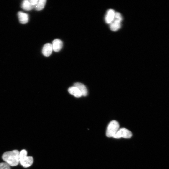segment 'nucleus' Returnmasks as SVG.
I'll list each match as a JSON object with an SVG mask.
<instances>
[{
	"mask_svg": "<svg viewBox=\"0 0 169 169\" xmlns=\"http://www.w3.org/2000/svg\"><path fill=\"white\" fill-rule=\"evenodd\" d=\"M52 45L53 50L58 52L61 49L63 46V43L60 39H56L53 41Z\"/></svg>",
	"mask_w": 169,
	"mask_h": 169,
	"instance_id": "0eeeda50",
	"label": "nucleus"
},
{
	"mask_svg": "<svg viewBox=\"0 0 169 169\" xmlns=\"http://www.w3.org/2000/svg\"><path fill=\"white\" fill-rule=\"evenodd\" d=\"M68 91L70 94L76 97L79 98L82 96L81 93L79 89L74 86L69 87L68 89Z\"/></svg>",
	"mask_w": 169,
	"mask_h": 169,
	"instance_id": "9b49d317",
	"label": "nucleus"
},
{
	"mask_svg": "<svg viewBox=\"0 0 169 169\" xmlns=\"http://www.w3.org/2000/svg\"><path fill=\"white\" fill-rule=\"evenodd\" d=\"M53 50L52 44L47 43L43 46L42 49V53L45 56L49 57L51 55Z\"/></svg>",
	"mask_w": 169,
	"mask_h": 169,
	"instance_id": "423d86ee",
	"label": "nucleus"
},
{
	"mask_svg": "<svg viewBox=\"0 0 169 169\" xmlns=\"http://www.w3.org/2000/svg\"><path fill=\"white\" fill-rule=\"evenodd\" d=\"M74 86L76 87L80 92L82 96H85L87 95V90L86 86L83 84L77 82L75 83Z\"/></svg>",
	"mask_w": 169,
	"mask_h": 169,
	"instance_id": "9d476101",
	"label": "nucleus"
},
{
	"mask_svg": "<svg viewBox=\"0 0 169 169\" xmlns=\"http://www.w3.org/2000/svg\"><path fill=\"white\" fill-rule=\"evenodd\" d=\"M119 125L116 120H112L108 124L106 131V136L107 137H113L119 129Z\"/></svg>",
	"mask_w": 169,
	"mask_h": 169,
	"instance_id": "7ed1b4c3",
	"label": "nucleus"
},
{
	"mask_svg": "<svg viewBox=\"0 0 169 169\" xmlns=\"http://www.w3.org/2000/svg\"><path fill=\"white\" fill-rule=\"evenodd\" d=\"M18 16L20 23L25 24L27 23L29 20V16L28 14L22 11L18 12Z\"/></svg>",
	"mask_w": 169,
	"mask_h": 169,
	"instance_id": "6e6552de",
	"label": "nucleus"
},
{
	"mask_svg": "<svg viewBox=\"0 0 169 169\" xmlns=\"http://www.w3.org/2000/svg\"><path fill=\"white\" fill-rule=\"evenodd\" d=\"M46 2V0H38L37 3L34 6V8L37 11L42 10L44 7Z\"/></svg>",
	"mask_w": 169,
	"mask_h": 169,
	"instance_id": "ddd939ff",
	"label": "nucleus"
},
{
	"mask_svg": "<svg viewBox=\"0 0 169 169\" xmlns=\"http://www.w3.org/2000/svg\"><path fill=\"white\" fill-rule=\"evenodd\" d=\"M0 169H10V166L5 162H1L0 163Z\"/></svg>",
	"mask_w": 169,
	"mask_h": 169,
	"instance_id": "4468645a",
	"label": "nucleus"
},
{
	"mask_svg": "<svg viewBox=\"0 0 169 169\" xmlns=\"http://www.w3.org/2000/svg\"><path fill=\"white\" fill-rule=\"evenodd\" d=\"M132 135L131 132L125 128H122L119 129L113 137L115 138H120L121 137L129 138L131 137Z\"/></svg>",
	"mask_w": 169,
	"mask_h": 169,
	"instance_id": "39448f33",
	"label": "nucleus"
},
{
	"mask_svg": "<svg viewBox=\"0 0 169 169\" xmlns=\"http://www.w3.org/2000/svg\"><path fill=\"white\" fill-rule=\"evenodd\" d=\"M122 20L121 14L119 12L115 13L114 19L110 23V29L114 31L118 30L121 27V22Z\"/></svg>",
	"mask_w": 169,
	"mask_h": 169,
	"instance_id": "20e7f679",
	"label": "nucleus"
},
{
	"mask_svg": "<svg viewBox=\"0 0 169 169\" xmlns=\"http://www.w3.org/2000/svg\"><path fill=\"white\" fill-rule=\"evenodd\" d=\"M29 1L31 5L33 7V8L38 1V0H29Z\"/></svg>",
	"mask_w": 169,
	"mask_h": 169,
	"instance_id": "2eb2a0df",
	"label": "nucleus"
},
{
	"mask_svg": "<svg viewBox=\"0 0 169 169\" xmlns=\"http://www.w3.org/2000/svg\"><path fill=\"white\" fill-rule=\"evenodd\" d=\"M2 158L10 166H16L19 162V152L17 150L6 152L3 154Z\"/></svg>",
	"mask_w": 169,
	"mask_h": 169,
	"instance_id": "f257e3e1",
	"label": "nucleus"
},
{
	"mask_svg": "<svg viewBox=\"0 0 169 169\" xmlns=\"http://www.w3.org/2000/svg\"><path fill=\"white\" fill-rule=\"evenodd\" d=\"M115 12L112 9L108 10L105 17V20L108 24H110L114 19Z\"/></svg>",
	"mask_w": 169,
	"mask_h": 169,
	"instance_id": "1a4fd4ad",
	"label": "nucleus"
},
{
	"mask_svg": "<svg viewBox=\"0 0 169 169\" xmlns=\"http://www.w3.org/2000/svg\"><path fill=\"white\" fill-rule=\"evenodd\" d=\"M21 6L22 8L26 11H30L33 8L29 0H24L22 3Z\"/></svg>",
	"mask_w": 169,
	"mask_h": 169,
	"instance_id": "f8f14e48",
	"label": "nucleus"
},
{
	"mask_svg": "<svg viewBox=\"0 0 169 169\" xmlns=\"http://www.w3.org/2000/svg\"><path fill=\"white\" fill-rule=\"evenodd\" d=\"M27 154L26 150L24 149L22 150L19 152V162L21 165L25 168L30 167L33 162V157L27 156Z\"/></svg>",
	"mask_w": 169,
	"mask_h": 169,
	"instance_id": "f03ea898",
	"label": "nucleus"
}]
</instances>
